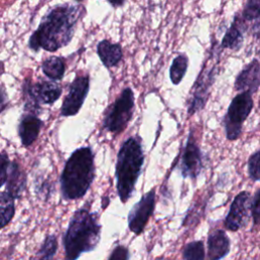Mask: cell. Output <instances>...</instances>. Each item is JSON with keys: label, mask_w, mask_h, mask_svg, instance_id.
I'll list each match as a JSON object with an SVG mask.
<instances>
[{"label": "cell", "mask_w": 260, "mask_h": 260, "mask_svg": "<svg viewBox=\"0 0 260 260\" xmlns=\"http://www.w3.org/2000/svg\"><path fill=\"white\" fill-rule=\"evenodd\" d=\"M81 10L82 7L69 4L54 7L30 36L28 47L36 52L39 49L55 52L67 46L73 37Z\"/></svg>", "instance_id": "cell-1"}, {"label": "cell", "mask_w": 260, "mask_h": 260, "mask_svg": "<svg viewBox=\"0 0 260 260\" xmlns=\"http://www.w3.org/2000/svg\"><path fill=\"white\" fill-rule=\"evenodd\" d=\"M94 179V154L89 146L74 150L67 159L60 177L61 193L66 200L81 198Z\"/></svg>", "instance_id": "cell-2"}, {"label": "cell", "mask_w": 260, "mask_h": 260, "mask_svg": "<svg viewBox=\"0 0 260 260\" xmlns=\"http://www.w3.org/2000/svg\"><path fill=\"white\" fill-rule=\"evenodd\" d=\"M101 240V224L98 214L86 208L77 209L72 215L63 237L67 259H77L81 254L96 248Z\"/></svg>", "instance_id": "cell-3"}, {"label": "cell", "mask_w": 260, "mask_h": 260, "mask_svg": "<svg viewBox=\"0 0 260 260\" xmlns=\"http://www.w3.org/2000/svg\"><path fill=\"white\" fill-rule=\"evenodd\" d=\"M144 153L138 137H129L120 147L116 164L117 191L122 202L132 195L136 182L141 174Z\"/></svg>", "instance_id": "cell-4"}, {"label": "cell", "mask_w": 260, "mask_h": 260, "mask_svg": "<svg viewBox=\"0 0 260 260\" xmlns=\"http://www.w3.org/2000/svg\"><path fill=\"white\" fill-rule=\"evenodd\" d=\"M22 92L24 100V111L37 113L40 111L41 105H53L61 95V86L54 81L41 79L32 82L25 79L22 84Z\"/></svg>", "instance_id": "cell-5"}, {"label": "cell", "mask_w": 260, "mask_h": 260, "mask_svg": "<svg viewBox=\"0 0 260 260\" xmlns=\"http://www.w3.org/2000/svg\"><path fill=\"white\" fill-rule=\"evenodd\" d=\"M134 93L130 87L123 89L117 100L109 107L103 126L112 133H121L130 122L134 112Z\"/></svg>", "instance_id": "cell-6"}, {"label": "cell", "mask_w": 260, "mask_h": 260, "mask_svg": "<svg viewBox=\"0 0 260 260\" xmlns=\"http://www.w3.org/2000/svg\"><path fill=\"white\" fill-rule=\"evenodd\" d=\"M253 109L252 93L241 91L231 102L223 119L225 135L229 140H236L242 133L245 120Z\"/></svg>", "instance_id": "cell-7"}, {"label": "cell", "mask_w": 260, "mask_h": 260, "mask_svg": "<svg viewBox=\"0 0 260 260\" xmlns=\"http://www.w3.org/2000/svg\"><path fill=\"white\" fill-rule=\"evenodd\" d=\"M216 72H217L216 63L210 67L203 66V68L201 69L190 91V96L187 105L189 115H193L204 108L208 100L210 88L215 80Z\"/></svg>", "instance_id": "cell-8"}, {"label": "cell", "mask_w": 260, "mask_h": 260, "mask_svg": "<svg viewBox=\"0 0 260 260\" xmlns=\"http://www.w3.org/2000/svg\"><path fill=\"white\" fill-rule=\"evenodd\" d=\"M89 90V76L78 75L71 82L69 91L61 107V116L70 117L76 115L81 109Z\"/></svg>", "instance_id": "cell-9"}, {"label": "cell", "mask_w": 260, "mask_h": 260, "mask_svg": "<svg viewBox=\"0 0 260 260\" xmlns=\"http://www.w3.org/2000/svg\"><path fill=\"white\" fill-rule=\"evenodd\" d=\"M155 205V191L154 189L148 191L141 199L131 208L128 214L129 230L135 235H140L149 217L151 216Z\"/></svg>", "instance_id": "cell-10"}, {"label": "cell", "mask_w": 260, "mask_h": 260, "mask_svg": "<svg viewBox=\"0 0 260 260\" xmlns=\"http://www.w3.org/2000/svg\"><path fill=\"white\" fill-rule=\"evenodd\" d=\"M179 168L184 178L191 179H196L203 169L201 150L194 139L193 132L189 133L186 145L182 152Z\"/></svg>", "instance_id": "cell-11"}, {"label": "cell", "mask_w": 260, "mask_h": 260, "mask_svg": "<svg viewBox=\"0 0 260 260\" xmlns=\"http://www.w3.org/2000/svg\"><path fill=\"white\" fill-rule=\"evenodd\" d=\"M251 210V195L248 191L240 192L233 200L230 211L224 219L226 230L236 232L243 228L249 218Z\"/></svg>", "instance_id": "cell-12"}, {"label": "cell", "mask_w": 260, "mask_h": 260, "mask_svg": "<svg viewBox=\"0 0 260 260\" xmlns=\"http://www.w3.org/2000/svg\"><path fill=\"white\" fill-rule=\"evenodd\" d=\"M247 20H245L241 12H236L230 27L226 29L221 43V49H230L233 51H238L242 48L244 43V32L247 30Z\"/></svg>", "instance_id": "cell-13"}, {"label": "cell", "mask_w": 260, "mask_h": 260, "mask_svg": "<svg viewBox=\"0 0 260 260\" xmlns=\"http://www.w3.org/2000/svg\"><path fill=\"white\" fill-rule=\"evenodd\" d=\"M260 86V63L257 59L252 60L238 74L235 88L238 91H249L252 94Z\"/></svg>", "instance_id": "cell-14"}, {"label": "cell", "mask_w": 260, "mask_h": 260, "mask_svg": "<svg viewBox=\"0 0 260 260\" xmlns=\"http://www.w3.org/2000/svg\"><path fill=\"white\" fill-rule=\"evenodd\" d=\"M42 126L43 121L35 113L25 112L21 116L18 124V136L24 147H28L36 141Z\"/></svg>", "instance_id": "cell-15"}, {"label": "cell", "mask_w": 260, "mask_h": 260, "mask_svg": "<svg viewBox=\"0 0 260 260\" xmlns=\"http://www.w3.org/2000/svg\"><path fill=\"white\" fill-rule=\"evenodd\" d=\"M26 186V175L17 161L9 164L7 180H6V191L14 198H20L22 192Z\"/></svg>", "instance_id": "cell-16"}, {"label": "cell", "mask_w": 260, "mask_h": 260, "mask_svg": "<svg viewBox=\"0 0 260 260\" xmlns=\"http://www.w3.org/2000/svg\"><path fill=\"white\" fill-rule=\"evenodd\" d=\"M230 239L222 230H215L209 234L207 239L208 258L217 260L225 257L230 252Z\"/></svg>", "instance_id": "cell-17"}, {"label": "cell", "mask_w": 260, "mask_h": 260, "mask_svg": "<svg viewBox=\"0 0 260 260\" xmlns=\"http://www.w3.org/2000/svg\"><path fill=\"white\" fill-rule=\"evenodd\" d=\"M96 53L102 63L107 68L116 66L123 57L122 47L120 44L112 43L109 40H103L98 44Z\"/></svg>", "instance_id": "cell-18"}, {"label": "cell", "mask_w": 260, "mask_h": 260, "mask_svg": "<svg viewBox=\"0 0 260 260\" xmlns=\"http://www.w3.org/2000/svg\"><path fill=\"white\" fill-rule=\"evenodd\" d=\"M42 71L43 73L50 78L51 80H61L64 76L66 65L64 59L58 56H52L46 59L42 63Z\"/></svg>", "instance_id": "cell-19"}, {"label": "cell", "mask_w": 260, "mask_h": 260, "mask_svg": "<svg viewBox=\"0 0 260 260\" xmlns=\"http://www.w3.org/2000/svg\"><path fill=\"white\" fill-rule=\"evenodd\" d=\"M14 198L7 192L0 193V229L7 225L15 213Z\"/></svg>", "instance_id": "cell-20"}, {"label": "cell", "mask_w": 260, "mask_h": 260, "mask_svg": "<svg viewBox=\"0 0 260 260\" xmlns=\"http://www.w3.org/2000/svg\"><path fill=\"white\" fill-rule=\"evenodd\" d=\"M189 59L186 54H179L174 58L170 67V78L174 84H179L186 74Z\"/></svg>", "instance_id": "cell-21"}, {"label": "cell", "mask_w": 260, "mask_h": 260, "mask_svg": "<svg viewBox=\"0 0 260 260\" xmlns=\"http://www.w3.org/2000/svg\"><path fill=\"white\" fill-rule=\"evenodd\" d=\"M183 258L186 260H202L205 258L204 245L202 241L188 243L183 249Z\"/></svg>", "instance_id": "cell-22"}, {"label": "cell", "mask_w": 260, "mask_h": 260, "mask_svg": "<svg viewBox=\"0 0 260 260\" xmlns=\"http://www.w3.org/2000/svg\"><path fill=\"white\" fill-rule=\"evenodd\" d=\"M58 249V240L55 235H48L44 240L39 252L38 257L41 259H52Z\"/></svg>", "instance_id": "cell-23"}, {"label": "cell", "mask_w": 260, "mask_h": 260, "mask_svg": "<svg viewBox=\"0 0 260 260\" xmlns=\"http://www.w3.org/2000/svg\"><path fill=\"white\" fill-rule=\"evenodd\" d=\"M35 191L40 199L46 201L50 198L53 192V186L47 178L40 176L35 181Z\"/></svg>", "instance_id": "cell-24"}, {"label": "cell", "mask_w": 260, "mask_h": 260, "mask_svg": "<svg viewBox=\"0 0 260 260\" xmlns=\"http://www.w3.org/2000/svg\"><path fill=\"white\" fill-rule=\"evenodd\" d=\"M241 14L247 21L258 18L260 16V0H247Z\"/></svg>", "instance_id": "cell-25"}, {"label": "cell", "mask_w": 260, "mask_h": 260, "mask_svg": "<svg viewBox=\"0 0 260 260\" xmlns=\"http://www.w3.org/2000/svg\"><path fill=\"white\" fill-rule=\"evenodd\" d=\"M248 174L253 181H260V149L250 155L248 159Z\"/></svg>", "instance_id": "cell-26"}, {"label": "cell", "mask_w": 260, "mask_h": 260, "mask_svg": "<svg viewBox=\"0 0 260 260\" xmlns=\"http://www.w3.org/2000/svg\"><path fill=\"white\" fill-rule=\"evenodd\" d=\"M9 164V157L6 151L0 152V188L6 183Z\"/></svg>", "instance_id": "cell-27"}, {"label": "cell", "mask_w": 260, "mask_h": 260, "mask_svg": "<svg viewBox=\"0 0 260 260\" xmlns=\"http://www.w3.org/2000/svg\"><path fill=\"white\" fill-rule=\"evenodd\" d=\"M251 213L254 224H260V189L255 193L253 199H251Z\"/></svg>", "instance_id": "cell-28"}, {"label": "cell", "mask_w": 260, "mask_h": 260, "mask_svg": "<svg viewBox=\"0 0 260 260\" xmlns=\"http://www.w3.org/2000/svg\"><path fill=\"white\" fill-rule=\"evenodd\" d=\"M129 253L128 250L123 246H118L114 249L112 254L109 256V259H128Z\"/></svg>", "instance_id": "cell-29"}, {"label": "cell", "mask_w": 260, "mask_h": 260, "mask_svg": "<svg viewBox=\"0 0 260 260\" xmlns=\"http://www.w3.org/2000/svg\"><path fill=\"white\" fill-rule=\"evenodd\" d=\"M8 105V96L3 86H0V113L5 110Z\"/></svg>", "instance_id": "cell-30"}, {"label": "cell", "mask_w": 260, "mask_h": 260, "mask_svg": "<svg viewBox=\"0 0 260 260\" xmlns=\"http://www.w3.org/2000/svg\"><path fill=\"white\" fill-rule=\"evenodd\" d=\"M254 24L252 26V30H253V34L255 36H259L260 35V16L256 19H254Z\"/></svg>", "instance_id": "cell-31"}, {"label": "cell", "mask_w": 260, "mask_h": 260, "mask_svg": "<svg viewBox=\"0 0 260 260\" xmlns=\"http://www.w3.org/2000/svg\"><path fill=\"white\" fill-rule=\"evenodd\" d=\"M108 2L113 6V7H121L125 4L126 0H108Z\"/></svg>", "instance_id": "cell-32"}, {"label": "cell", "mask_w": 260, "mask_h": 260, "mask_svg": "<svg viewBox=\"0 0 260 260\" xmlns=\"http://www.w3.org/2000/svg\"><path fill=\"white\" fill-rule=\"evenodd\" d=\"M76 1H82V0H76Z\"/></svg>", "instance_id": "cell-33"}]
</instances>
